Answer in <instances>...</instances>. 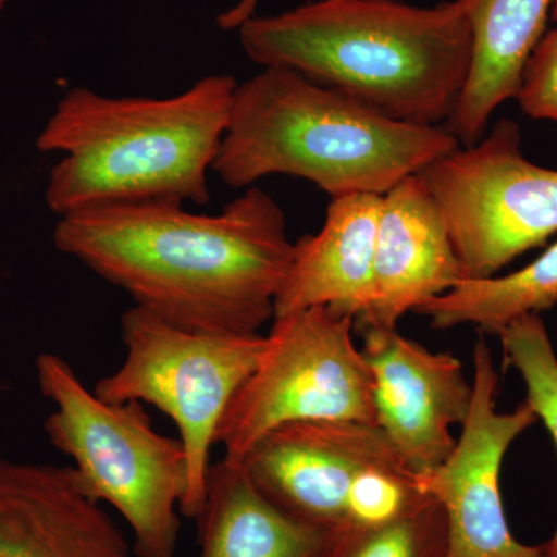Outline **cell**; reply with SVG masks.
I'll use <instances>...</instances> for the list:
<instances>
[{"label": "cell", "mask_w": 557, "mask_h": 557, "mask_svg": "<svg viewBox=\"0 0 557 557\" xmlns=\"http://www.w3.org/2000/svg\"><path fill=\"white\" fill-rule=\"evenodd\" d=\"M54 245L139 309L193 332L234 335L273 321L295 251L284 209L256 186L218 215L180 203L81 209L61 215Z\"/></svg>", "instance_id": "obj_1"}, {"label": "cell", "mask_w": 557, "mask_h": 557, "mask_svg": "<svg viewBox=\"0 0 557 557\" xmlns=\"http://www.w3.org/2000/svg\"><path fill=\"white\" fill-rule=\"evenodd\" d=\"M263 67L298 72L387 119L446 126L472 65V35L457 0H313L239 27Z\"/></svg>", "instance_id": "obj_2"}, {"label": "cell", "mask_w": 557, "mask_h": 557, "mask_svg": "<svg viewBox=\"0 0 557 557\" xmlns=\"http://www.w3.org/2000/svg\"><path fill=\"white\" fill-rule=\"evenodd\" d=\"M239 84L205 76L172 98L104 97L76 87L40 132V152H64L46 200L65 215L106 205H207Z\"/></svg>", "instance_id": "obj_3"}, {"label": "cell", "mask_w": 557, "mask_h": 557, "mask_svg": "<svg viewBox=\"0 0 557 557\" xmlns=\"http://www.w3.org/2000/svg\"><path fill=\"white\" fill-rule=\"evenodd\" d=\"M457 148L445 126L391 120L298 72L263 67L237 86L212 171L234 189L289 175L332 199L384 196Z\"/></svg>", "instance_id": "obj_4"}, {"label": "cell", "mask_w": 557, "mask_h": 557, "mask_svg": "<svg viewBox=\"0 0 557 557\" xmlns=\"http://www.w3.org/2000/svg\"><path fill=\"white\" fill-rule=\"evenodd\" d=\"M36 376L54 408L47 437L72 458L84 493L124 519L137 557H177L188 486L182 442L157 432L143 403L98 397L60 355H39Z\"/></svg>", "instance_id": "obj_5"}, {"label": "cell", "mask_w": 557, "mask_h": 557, "mask_svg": "<svg viewBox=\"0 0 557 557\" xmlns=\"http://www.w3.org/2000/svg\"><path fill=\"white\" fill-rule=\"evenodd\" d=\"M126 358L95 384L112 403L156 406L174 421L188 461L182 516L196 520L231 399L258 366L265 335L193 332L134 306L121 317Z\"/></svg>", "instance_id": "obj_6"}, {"label": "cell", "mask_w": 557, "mask_h": 557, "mask_svg": "<svg viewBox=\"0 0 557 557\" xmlns=\"http://www.w3.org/2000/svg\"><path fill=\"white\" fill-rule=\"evenodd\" d=\"M354 324L325 307L273 319L258 366L220 423L223 457L240 461L271 431L299 421L375 426L372 372L351 336Z\"/></svg>", "instance_id": "obj_7"}, {"label": "cell", "mask_w": 557, "mask_h": 557, "mask_svg": "<svg viewBox=\"0 0 557 557\" xmlns=\"http://www.w3.org/2000/svg\"><path fill=\"white\" fill-rule=\"evenodd\" d=\"M448 226L465 278L497 276L557 233V170L523 156L522 134L500 120L420 172Z\"/></svg>", "instance_id": "obj_8"}, {"label": "cell", "mask_w": 557, "mask_h": 557, "mask_svg": "<svg viewBox=\"0 0 557 557\" xmlns=\"http://www.w3.org/2000/svg\"><path fill=\"white\" fill-rule=\"evenodd\" d=\"M471 381V409L453 453L434 471L418 475L421 490L445 511L448 557H544L542 545L512 536L500 494L505 454L539 418L527 401L498 412V373L485 341L475 344Z\"/></svg>", "instance_id": "obj_9"}, {"label": "cell", "mask_w": 557, "mask_h": 557, "mask_svg": "<svg viewBox=\"0 0 557 557\" xmlns=\"http://www.w3.org/2000/svg\"><path fill=\"white\" fill-rule=\"evenodd\" d=\"M358 329L372 372L375 426L410 471H434L453 453V428L461 426L471 409L472 381L463 364L453 355L429 351L397 329Z\"/></svg>", "instance_id": "obj_10"}, {"label": "cell", "mask_w": 557, "mask_h": 557, "mask_svg": "<svg viewBox=\"0 0 557 557\" xmlns=\"http://www.w3.org/2000/svg\"><path fill=\"white\" fill-rule=\"evenodd\" d=\"M398 456L383 432L357 421H299L274 429L240 463L263 496L311 525L348 527V497L358 479Z\"/></svg>", "instance_id": "obj_11"}, {"label": "cell", "mask_w": 557, "mask_h": 557, "mask_svg": "<svg viewBox=\"0 0 557 557\" xmlns=\"http://www.w3.org/2000/svg\"><path fill=\"white\" fill-rule=\"evenodd\" d=\"M0 557H137L72 467L0 458Z\"/></svg>", "instance_id": "obj_12"}, {"label": "cell", "mask_w": 557, "mask_h": 557, "mask_svg": "<svg viewBox=\"0 0 557 557\" xmlns=\"http://www.w3.org/2000/svg\"><path fill=\"white\" fill-rule=\"evenodd\" d=\"M438 205L420 174L383 196L373 295L358 324L397 329L399 319L463 281Z\"/></svg>", "instance_id": "obj_13"}, {"label": "cell", "mask_w": 557, "mask_h": 557, "mask_svg": "<svg viewBox=\"0 0 557 557\" xmlns=\"http://www.w3.org/2000/svg\"><path fill=\"white\" fill-rule=\"evenodd\" d=\"M381 203L379 194H348L330 201L321 231L295 244L274 318L325 307L357 321L368 311Z\"/></svg>", "instance_id": "obj_14"}, {"label": "cell", "mask_w": 557, "mask_h": 557, "mask_svg": "<svg viewBox=\"0 0 557 557\" xmlns=\"http://www.w3.org/2000/svg\"><path fill=\"white\" fill-rule=\"evenodd\" d=\"M472 35L467 87L446 129L460 146L486 134L491 116L515 100L528 58L547 32L553 0H457Z\"/></svg>", "instance_id": "obj_15"}, {"label": "cell", "mask_w": 557, "mask_h": 557, "mask_svg": "<svg viewBox=\"0 0 557 557\" xmlns=\"http://www.w3.org/2000/svg\"><path fill=\"white\" fill-rule=\"evenodd\" d=\"M196 522L199 557H327L335 536L278 508L225 457L209 468Z\"/></svg>", "instance_id": "obj_16"}, {"label": "cell", "mask_w": 557, "mask_h": 557, "mask_svg": "<svg viewBox=\"0 0 557 557\" xmlns=\"http://www.w3.org/2000/svg\"><path fill=\"white\" fill-rule=\"evenodd\" d=\"M557 304V242L522 270L505 276L463 278L445 295L424 304L423 314L434 329L475 325L487 335H500L527 314H539Z\"/></svg>", "instance_id": "obj_17"}, {"label": "cell", "mask_w": 557, "mask_h": 557, "mask_svg": "<svg viewBox=\"0 0 557 557\" xmlns=\"http://www.w3.org/2000/svg\"><path fill=\"white\" fill-rule=\"evenodd\" d=\"M327 557H448L445 511L423 493L386 523L335 533Z\"/></svg>", "instance_id": "obj_18"}, {"label": "cell", "mask_w": 557, "mask_h": 557, "mask_svg": "<svg viewBox=\"0 0 557 557\" xmlns=\"http://www.w3.org/2000/svg\"><path fill=\"white\" fill-rule=\"evenodd\" d=\"M505 366H512L527 386V399L539 420L544 421L557 448V357L547 329L539 314H527L498 335ZM544 557H557V528L542 545Z\"/></svg>", "instance_id": "obj_19"}, {"label": "cell", "mask_w": 557, "mask_h": 557, "mask_svg": "<svg viewBox=\"0 0 557 557\" xmlns=\"http://www.w3.org/2000/svg\"><path fill=\"white\" fill-rule=\"evenodd\" d=\"M516 100L530 119L557 123V22L528 58Z\"/></svg>", "instance_id": "obj_20"}, {"label": "cell", "mask_w": 557, "mask_h": 557, "mask_svg": "<svg viewBox=\"0 0 557 557\" xmlns=\"http://www.w3.org/2000/svg\"><path fill=\"white\" fill-rule=\"evenodd\" d=\"M259 0H240L234 9L226 11L219 17V25L225 30L231 28H239L248 20H251Z\"/></svg>", "instance_id": "obj_21"}, {"label": "cell", "mask_w": 557, "mask_h": 557, "mask_svg": "<svg viewBox=\"0 0 557 557\" xmlns=\"http://www.w3.org/2000/svg\"><path fill=\"white\" fill-rule=\"evenodd\" d=\"M552 21L557 22V0H553L552 14H549Z\"/></svg>", "instance_id": "obj_22"}, {"label": "cell", "mask_w": 557, "mask_h": 557, "mask_svg": "<svg viewBox=\"0 0 557 557\" xmlns=\"http://www.w3.org/2000/svg\"><path fill=\"white\" fill-rule=\"evenodd\" d=\"M7 3V0H0V10L3 9V5H5Z\"/></svg>", "instance_id": "obj_23"}]
</instances>
